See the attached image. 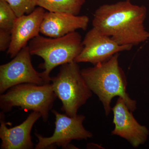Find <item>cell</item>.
Returning <instances> with one entry per match:
<instances>
[{"label": "cell", "instance_id": "6da1fadb", "mask_svg": "<svg viewBox=\"0 0 149 149\" xmlns=\"http://www.w3.org/2000/svg\"><path fill=\"white\" fill-rule=\"evenodd\" d=\"M147 8L130 1L99 7L93 15L92 24L102 34L120 45L137 46L149 39L144 26Z\"/></svg>", "mask_w": 149, "mask_h": 149}, {"label": "cell", "instance_id": "7a4b0ae2", "mask_svg": "<svg viewBox=\"0 0 149 149\" xmlns=\"http://www.w3.org/2000/svg\"><path fill=\"white\" fill-rule=\"evenodd\" d=\"M119 53L115 54L106 61L81 70L88 88L102 104L107 116L111 111V103L115 97H121L131 111L136 109V100L126 92L128 83L125 73L119 66Z\"/></svg>", "mask_w": 149, "mask_h": 149}, {"label": "cell", "instance_id": "3957f363", "mask_svg": "<svg viewBox=\"0 0 149 149\" xmlns=\"http://www.w3.org/2000/svg\"><path fill=\"white\" fill-rule=\"evenodd\" d=\"M31 55L39 56L44 60L40 68L46 83H50L52 70L58 65L74 61L83 48V40L80 33L74 32L63 37L51 38L38 35L29 41Z\"/></svg>", "mask_w": 149, "mask_h": 149}, {"label": "cell", "instance_id": "277c9868", "mask_svg": "<svg viewBox=\"0 0 149 149\" xmlns=\"http://www.w3.org/2000/svg\"><path fill=\"white\" fill-rule=\"evenodd\" d=\"M77 63L73 61L62 65L58 74L51 78L54 92L62 104V110L70 117L77 115L78 109L93 94Z\"/></svg>", "mask_w": 149, "mask_h": 149}, {"label": "cell", "instance_id": "5b68a950", "mask_svg": "<svg viewBox=\"0 0 149 149\" xmlns=\"http://www.w3.org/2000/svg\"><path fill=\"white\" fill-rule=\"evenodd\" d=\"M57 97L50 83L42 85L22 83L12 87L1 95L0 107L4 112L10 111L15 107L38 112L43 121L47 122Z\"/></svg>", "mask_w": 149, "mask_h": 149}, {"label": "cell", "instance_id": "8992f818", "mask_svg": "<svg viewBox=\"0 0 149 149\" xmlns=\"http://www.w3.org/2000/svg\"><path fill=\"white\" fill-rule=\"evenodd\" d=\"M55 116V128L52 136L45 137L35 133L38 140L35 149H53L56 146L63 148H72L70 144L72 140H86L93 137V134L86 130L83 125L85 117L83 115L77 114L70 117L61 114L56 110H52Z\"/></svg>", "mask_w": 149, "mask_h": 149}, {"label": "cell", "instance_id": "52a82bcc", "mask_svg": "<svg viewBox=\"0 0 149 149\" xmlns=\"http://www.w3.org/2000/svg\"><path fill=\"white\" fill-rule=\"evenodd\" d=\"M28 46L19 52L9 62L0 66L1 94L15 85L22 83L37 85L47 84L32 65Z\"/></svg>", "mask_w": 149, "mask_h": 149}, {"label": "cell", "instance_id": "ba28073f", "mask_svg": "<svg viewBox=\"0 0 149 149\" xmlns=\"http://www.w3.org/2000/svg\"><path fill=\"white\" fill-rule=\"evenodd\" d=\"M83 45V49L74 61L90 63L94 65L106 61L115 54L130 50L133 47L131 45H118L94 27L85 35Z\"/></svg>", "mask_w": 149, "mask_h": 149}, {"label": "cell", "instance_id": "9c48e42d", "mask_svg": "<svg viewBox=\"0 0 149 149\" xmlns=\"http://www.w3.org/2000/svg\"><path fill=\"white\" fill-rule=\"evenodd\" d=\"M111 110L114 125L112 135L123 138L134 148H138L146 142L149 135L148 129L138 122L121 97L118 98Z\"/></svg>", "mask_w": 149, "mask_h": 149}, {"label": "cell", "instance_id": "30bf717a", "mask_svg": "<svg viewBox=\"0 0 149 149\" xmlns=\"http://www.w3.org/2000/svg\"><path fill=\"white\" fill-rule=\"evenodd\" d=\"M45 10L38 6L29 14L17 17L11 31V42L7 53L13 58L27 43L40 35Z\"/></svg>", "mask_w": 149, "mask_h": 149}, {"label": "cell", "instance_id": "8fae6325", "mask_svg": "<svg viewBox=\"0 0 149 149\" xmlns=\"http://www.w3.org/2000/svg\"><path fill=\"white\" fill-rule=\"evenodd\" d=\"M89 21L90 19L87 15L46 11L40 33L51 38L63 37L77 29L86 30Z\"/></svg>", "mask_w": 149, "mask_h": 149}, {"label": "cell", "instance_id": "7c38bea8", "mask_svg": "<svg viewBox=\"0 0 149 149\" xmlns=\"http://www.w3.org/2000/svg\"><path fill=\"white\" fill-rule=\"evenodd\" d=\"M40 113L32 111L20 125L8 128L5 121L4 112L0 114V139L1 149H31L34 147L30 133L32 127L39 118Z\"/></svg>", "mask_w": 149, "mask_h": 149}, {"label": "cell", "instance_id": "4fadbf2b", "mask_svg": "<svg viewBox=\"0 0 149 149\" xmlns=\"http://www.w3.org/2000/svg\"><path fill=\"white\" fill-rule=\"evenodd\" d=\"M85 0H38V6L48 11L78 15Z\"/></svg>", "mask_w": 149, "mask_h": 149}, {"label": "cell", "instance_id": "5bb4252c", "mask_svg": "<svg viewBox=\"0 0 149 149\" xmlns=\"http://www.w3.org/2000/svg\"><path fill=\"white\" fill-rule=\"evenodd\" d=\"M17 18L9 5L0 0V29L11 32Z\"/></svg>", "mask_w": 149, "mask_h": 149}, {"label": "cell", "instance_id": "9a60e30c", "mask_svg": "<svg viewBox=\"0 0 149 149\" xmlns=\"http://www.w3.org/2000/svg\"><path fill=\"white\" fill-rule=\"evenodd\" d=\"M13 10L17 17L32 12L38 4V0H4Z\"/></svg>", "mask_w": 149, "mask_h": 149}, {"label": "cell", "instance_id": "2e32d148", "mask_svg": "<svg viewBox=\"0 0 149 149\" xmlns=\"http://www.w3.org/2000/svg\"><path fill=\"white\" fill-rule=\"evenodd\" d=\"M11 32L0 29V51L5 52L9 47L11 42Z\"/></svg>", "mask_w": 149, "mask_h": 149}, {"label": "cell", "instance_id": "e0dca14e", "mask_svg": "<svg viewBox=\"0 0 149 149\" xmlns=\"http://www.w3.org/2000/svg\"><path fill=\"white\" fill-rule=\"evenodd\" d=\"M125 1H130V0H125Z\"/></svg>", "mask_w": 149, "mask_h": 149}]
</instances>
